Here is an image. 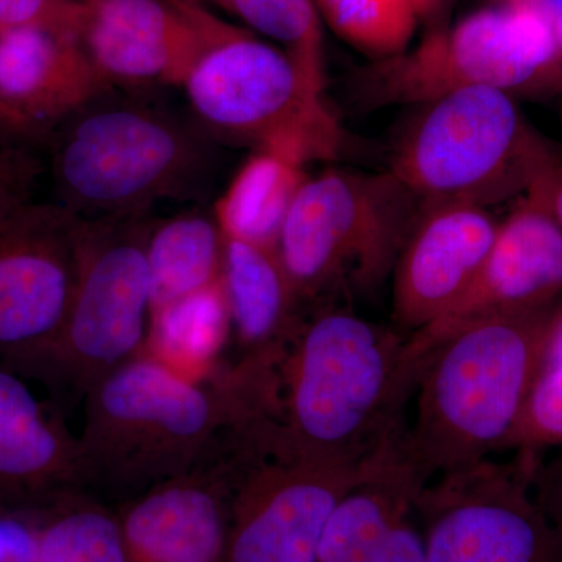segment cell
I'll return each instance as SVG.
<instances>
[{
    "label": "cell",
    "mask_w": 562,
    "mask_h": 562,
    "mask_svg": "<svg viewBox=\"0 0 562 562\" xmlns=\"http://www.w3.org/2000/svg\"><path fill=\"white\" fill-rule=\"evenodd\" d=\"M239 447L128 502L121 520L128 562H220Z\"/></svg>",
    "instance_id": "16"
},
{
    "label": "cell",
    "mask_w": 562,
    "mask_h": 562,
    "mask_svg": "<svg viewBox=\"0 0 562 562\" xmlns=\"http://www.w3.org/2000/svg\"><path fill=\"white\" fill-rule=\"evenodd\" d=\"M255 32L269 36L325 90V54L322 18L314 0H228Z\"/></svg>",
    "instance_id": "26"
},
{
    "label": "cell",
    "mask_w": 562,
    "mask_h": 562,
    "mask_svg": "<svg viewBox=\"0 0 562 562\" xmlns=\"http://www.w3.org/2000/svg\"><path fill=\"white\" fill-rule=\"evenodd\" d=\"M43 146L0 131V222L33 201L36 181L44 171Z\"/></svg>",
    "instance_id": "28"
},
{
    "label": "cell",
    "mask_w": 562,
    "mask_h": 562,
    "mask_svg": "<svg viewBox=\"0 0 562 562\" xmlns=\"http://www.w3.org/2000/svg\"><path fill=\"white\" fill-rule=\"evenodd\" d=\"M561 158L516 98L479 87L419 105L395 140L387 171L425 209L457 203L490 210L522 199Z\"/></svg>",
    "instance_id": "5"
},
{
    "label": "cell",
    "mask_w": 562,
    "mask_h": 562,
    "mask_svg": "<svg viewBox=\"0 0 562 562\" xmlns=\"http://www.w3.org/2000/svg\"><path fill=\"white\" fill-rule=\"evenodd\" d=\"M49 412L24 375L0 364V435L24 427Z\"/></svg>",
    "instance_id": "30"
},
{
    "label": "cell",
    "mask_w": 562,
    "mask_h": 562,
    "mask_svg": "<svg viewBox=\"0 0 562 562\" xmlns=\"http://www.w3.org/2000/svg\"><path fill=\"white\" fill-rule=\"evenodd\" d=\"M79 492V441L60 412L0 435V509L38 512Z\"/></svg>",
    "instance_id": "20"
},
{
    "label": "cell",
    "mask_w": 562,
    "mask_h": 562,
    "mask_svg": "<svg viewBox=\"0 0 562 562\" xmlns=\"http://www.w3.org/2000/svg\"><path fill=\"white\" fill-rule=\"evenodd\" d=\"M419 369L398 333L321 306L301 316L281 350L272 430L303 457L394 471Z\"/></svg>",
    "instance_id": "2"
},
{
    "label": "cell",
    "mask_w": 562,
    "mask_h": 562,
    "mask_svg": "<svg viewBox=\"0 0 562 562\" xmlns=\"http://www.w3.org/2000/svg\"><path fill=\"white\" fill-rule=\"evenodd\" d=\"M268 382L251 361L205 380L139 355L94 384L79 441L83 494L138 497L228 452L268 413Z\"/></svg>",
    "instance_id": "1"
},
{
    "label": "cell",
    "mask_w": 562,
    "mask_h": 562,
    "mask_svg": "<svg viewBox=\"0 0 562 562\" xmlns=\"http://www.w3.org/2000/svg\"><path fill=\"white\" fill-rule=\"evenodd\" d=\"M83 0H0V31L44 27L80 36Z\"/></svg>",
    "instance_id": "29"
},
{
    "label": "cell",
    "mask_w": 562,
    "mask_h": 562,
    "mask_svg": "<svg viewBox=\"0 0 562 562\" xmlns=\"http://www.w3.org/2000/svg\"><path fill=\"white\" fill-rule=\"evenodd\" d=\"M224 244L214 213L188 211L154 222L146 250L151 313L220 281Z\"/></svg>",
    "instance_id": "21"
},
{
    "label": "cell",
    "mask_w": 562,
    "mask_h": 562,
    "mask_svg": "<svg viewBox=\"0 0 562 562\" xmlns=\"http://www.w3.org/2000/svg\"><path fill=\"white\" fill-rule=\"evenodd\" d=\"M149 216L81 221L68 316L43 349L7 368L74 406L103 376L146 353L151 321ZM5 366V364H3Z\"/></svg>",
    "instance_id": "6"
},
{
    "label": "cell",
    "mask_w": 562,
    "mask_h": 562,
    "mask_svg": "<svg viewBox=\"0 0 562 562\" xmlns=\"http://www.w3.org/2000/svg\"><path fill=\"white\" fill-rule=\"evenodd\" d=\"M350 87L364 110L419 106L479 87L546 99L562 94V61L552 20L522 0L436 27L414 49L362 68Z\"/></svg>",
    "instance_id": "8"
},
{
    "label": "cell",
    "mask_w": 562,
    "mask_h": 562,
    "mask_svg": "<svg viewBox=\"0 0 562 562\" xmlns=\"http://www.w3.org/2000/svg\"><path fill=\"white\" fill-rule=\"evenodd\" d=\"M21 509H0V562H36L38 527Z\"/></svg>",
    "instance_id": "31"
},
{
    "label": "cell",
    "mask_w": 562,
    "mask_h": 562,
    "mask_svg": "<svg viewBox=\"0 0 562 562\" xmlns=\"http://www.w3.org/2000/svg\"><path fill=\"white\" fill-rule=\"evenodd\" d=\"M552 25L554 40H557L558 50H560V57L562 61V10L558 11V13L552 18Z\"/></svg>",
    "instance_id": "36"
},
{
    "label": "cell",
    "mask_w": 562,
    "mask_h": 562,
    "mask_svg": "<svg viewBox=\"0 0 562 562\" xmlns=\"http://www.w3.org/2000/svg\"><path fill=\"white\" fill-rule=\"evenodd\" d=\"M49 508L54 516L38 527L36 562H128L120 520L94 505Z\"/></svg>",
    "instance_id": "25"
},
{
    "label": "cell",
    "mask_w": 562,
    "mask_h": 562,
    "mask_svg": "<svg viewBox=\"0 0 562 562\" xmlns=\"http://www.w3.org/2000/svg\"><path fill=\"white\" fill-rule=\"evenodd\" d=\"M0 131L13 133V135L21 136V138L35 140V143H38L44 147L43 138H41L38 133L33 131L32 127H29V125L25 124L24 121H21L16 114L7 110L2 103H0Z\"/></svg>",
    "instance_id": "34"
},
{
    "label": "cell",
    "mask_w": 562,
    "mask_h": 562,
    "mask_svg": "<svg viewBox=\"0 0 562 562\" xmlns=\"http://www.w3.org/2000/svg\"><path fill=\"white\" fill-rule=\"evenodd\" d=\"M305 168L272 151L255 150L214 206L224 236L277 249L288 211L308 179Z\"/></svg>",
    "instance_id": "23"
},
{
    "label": "cell",
    "mask_w": 562,
    "mask_h": 562,
    "mask_svg": "<svg viewBox=\"0 0 562 562\" xmlns=\"http://www.w3.org/2000/svg\"><path fill=\"white\" fill-rule=\"evenodd\" d=\"M501 222L473 205L427 206L395 262L392 314L403 331L424 330L460 301L497 238Z\"/></svg>",
    "instance_id": "15"
},
{
    "label": "cell",
    "mask_w": 562,
    "mask_h": 562,
    "mask_svg": "<svg viewBox=\"0 0 562 562\" xmlns=\"http://www.w3.org/2000/svg\"><path fill=\"white\" fill-rule=\"evenodd\" d=\"M535 453L513 464L484 460L465 471L439 476L416 498L424 514L428 562H542L550 531L530 486Z\"/></svg>",
    "instance_id": "11"
},
{
    "label": "cell",
    "mask_w": 562,
    "mask_h": 562,
    "mask_svg": "<svg viewBox=\"0 0 562 562\" xmlns=\"http://www.w3.org/2000/svg\"><path fill=\"white\" fill-rule=\"evenodd\" d=\"M562 446V364L542 366L502 449L535 453Z\"/></svg>",
    "instance_id": "27"
},
{
    "label": "cell",
    "mask_w": 562,
    "mask_h": 562,
    "mask_svg": "<svg viewBox=\"0 0 562 562\" xmlns=\"http://www.w3.org/2000/svg\"><path fill=\"white\" fill-rule=\"evenodd\" d=\"M322 22L373 61L409 47L419 25L416 0H314Z\"/></svg>",
    "instance_id": "24"
},
{
    "label": "cell",
    "mask_w": 562,
    "mask_h": 562,
    "mask_svg": "<svg viewBox=\"0 0 562 562\" xmlns=\"http://www.w3.org/2000/svg\"><path fill=\"white\" fill-rule=\"evenodd\" d=\"M210 2L216 3L221 9L228 11V0H210Z\"/></svg>",
    "instance_id": "38"
},
{
    "label": "cell",
    "mask_w": 562,
    "mask_h": 562,
    "mask_svg": "<svg viewBox=\"0 0 562 562\" xmlns=\"http://www.w3.org/2000/svg\"><path fill=\"white\" fill-rule=\"evenodd\" d=\"M80 217L32 202L0 222V364L46 347L68 316Z\"/></svg>",
    "instance_id": "12"
},
{
    "label": "cell",
    "mask_w": 562,
    "mask_h": 562,
    "mask_svg": "<svg viewBox=\"0 0 562 562\" xmlns=\"http://www.w3.org/2000/svg\"><path fill=\"white\" fill-rule=\"evenodd\" d=\"M222 286L241 358L283 349L302 316L276 247L224 236Z\"/></svg>",
    "instance_id": "18"
},
{
    "label": "cell",
    "mask_w": 562,
    "mask_h": 562,
    "mask_svg": "<svg viewBox=\"0 0 562 562\" xmlns=\"http://www.w3.org/2000/svg\"><path fill=\"white\" fill-rule=\"evenodd\" d=\"M111 91L58 122L44 140L54 203L81 221L147 216L155 203L194 187L209 161L183 122L117 101Z\"/></svg>",
    "instance_id": "4"
},
{
    "label": "cell",
    "mask_w": 562,
    "mask_h": 562,
    "mask_svg": "<svg viewBox=\"0 0 562 562\" xmlns=\"http://www.w3.org/2000/svg\"><path fill=\"white\" fill-rule=\"evenodd\" d=\"M414 509L413 495L394 484L353 487L328 519L317 562H428Z\"/></svg>",
    "instance_id": "19"
},
{
    "label": "cell",
    "mask_w": 562,
    "mask_h": 562,
    "mask_svg": "<svg viewBox=\"0 0 562 562\" xmlns=\"http://www.w3.org/2000/svg\"><path fill=\"white\" fill-rule=\"evenodd\" d=\"M424 211L390 171L308 176L277 241L297 302L312 305L338 292L379 288Z\"/></svg>",
    "instance_id": "7"
},
{
    "label": "cell",
    "mask_w": 562,
    "mask_h": 562,
    "mask_svg": "<svg viewBox=\"0 0 562 562\" xmlns=\"http://www.w3.org/2000/svg\"><path fill=\"white\" fill-rule=\"evenodd\" d=\"M503 2H505V3H509V2H520V0H503Z\"/></svg>",
    "instance_id": "40"
},
{
    "label": "cell",
    "mask_w": 562,
    "mask_h": 562,
    "mask_svg": "<svg viewBox=\"0 0 562 562\" xmlns=\"http://www.w3.org/2000/svg\"><path fill=\"white\" fill-rule=\"evenodd\" d=\"M562 292V227L532 199L517 202L469 290L439 319L406 338L413 360L452 333L491 319L553 306Z\"/></svg>",
    "instance_id": "14"
},
{
    "label": "cell",
    "mask_w": 562,
    "mask_h": 562,
    "mask_svg": "<svg viewBox=\"0 0 562 562\" xmlns=\"http://www.w3.org/2000/svg\"><path fill=\"white\" fill-rule=\"evenodd\" d=\"M558 310L508 314L443 338L422 360L398 468L424 490L502 450L542 368Z\"/></svg>",
    "instance_id": "3"
},
{
    "label": "cell",
    "mask_w": 562,
    "mask_h": 562,
    "mask_svg": "<svg viewBox=\"0 0 562 562\" xmlns=\"http://www.w3.org/2000/svg\"><path fill=\"white\" fill-rule=\"evenodd\" d=\"M173 2L184 3V5H198V3H203V0H173Z\"/></svg>",
    "instance_id": "37"
},
{
    "label": "cell",
    "mask_w": 562,
    "mask_h": 562,
    "mask_svg": "<svg viewBox=\"0 0 562 562\" xmlns=\"http://www.w3.org/2000/svg\"><path fill=\"white\" fill-rule=\"evenodd\" d=\"M535 483L541 491L543 505L562 532V457L546 469H536Z\"/></svg>",
    "instance_id": "33"
},
{
    "label": "cell",
    "mask_w": 562,
    "mask_h": 562,
    "mask_svg": "<svg viewBox=\"0 0 562 562\" xmlns=\"http://www.w3.org/2000/svg\"><path fill=\"white\" fill-rule=\"evenodd\" d=\"M420 22L438 21L449 10L452 0H416Z\"/></svg>",
    "instance_id": "35"
},
{
    "label": "cell",
    "mask_w": 562,
    "mask_h": 562,
    "mask_svg": "<svg viewBox=\"0 0 562 562\" xmlns=\"http://www.w3.org/2000/svg\"><path fill=\"white\" fill-rule=\"evenodd\" d=\"M231 338V310L221 279L151 313L146 353L190 379L205 380L221 371Z\"/></svg>",
    "instance_id": "22"
},
{
    "label": "cell",
    "mask_w": 562,
    "mask_h": 562,
    "mask_svg": "<svg viewBox=\"0 0 562 562\" xmlns=\"http://www.w3.org/2000/svg\"><path fill=\"white\" fill-rule=\"evenodd\" d=\"M383 473L292 452L261 422L239 449L225 562H317L331 513L358 484Z\"/></svg>",
    "instance_id": "10"
},
{
    "label": "cell",
    "mask_w": 562,
    "mask_h": 562,
    "mask_svg": "<svg viewBox=\"0 0 562 562\" xmlns=\"http://www.w3.org/2000/svg\"><path fill=\"white\" fill-rule=\"evenodd\" d=\"M560 120H561V127H562V94H561V105H560Z\"/></svg>",
    "instance_id": "39"
},
{
    "label": "cell",
    "mask_w": 562,
    "mask_h": 562,
    "mask_svg": "<svg viewBox=\"0 0 562 562\" xmlns=\"http://www.w3.org/2000/svg\"><path fill=\"white\" fill-rule=\"evenodd\" d=\"M236 25L173 0H83L80 40L110 87H181Z\"/></svg>",
    "instance_id": "13"
},
{
    "label": "cell",
    "mask_w": 562,
    "mask_h": 562,
    "mask_svg": "<svg viewBox=\"0 0 562 562\" xmlns=\"http://www.w3.org/2000/svg\"><path fill=\"white\" fill-rule=\"evenodd\" d=\"M525 195L538 202L562 227V158L546 169Z\"/></svg>",
    "instance_id": "32"
},
{
    "label": "cell",
    "mask_w": 562,
    "mask_h": 562,
    "mask_svg": "<svg viewBox=\"0 0 562 562\" xmlns=\"http://www.w3.org/2000/svg\"><path fill=\"white\" fill-rule=\"evenodd\" d=\"M111 90L80 36L44 27L0 31V103L43 143L58 122Z\"/></svg>",
    "instance_id": "17"
},
{
    "label": "cell",
    "mask_w": 562,
    "mask_h": 562,
    "mask_svg": "<svg viewBox=\"0 0 562 562\" xmlns=\"http://www.w3.org/2000/svg\"><path fill=\"white\" fill-rule=\"evenodd\" d=\"M181 88L210 131L306 166L330 161L342 128L324 91L279 47L238 27L203 54Z\"/></svg>",
    "instance_id": "9"
}]
</instances>
